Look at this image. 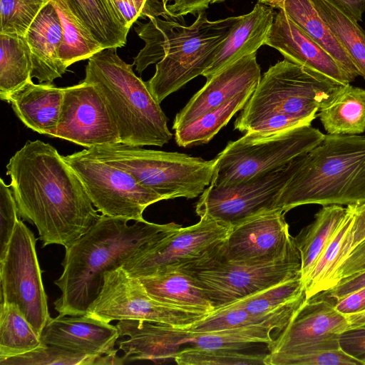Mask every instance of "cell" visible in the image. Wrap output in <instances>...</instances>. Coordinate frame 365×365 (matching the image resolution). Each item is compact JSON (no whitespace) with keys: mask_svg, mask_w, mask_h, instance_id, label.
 <instances>
[{"mask_svg":"<svg viewBox=\"0 0 365 365\" xmlns=\"http://www.w3.org/2000/svg\"><path fill=\"white\" fill-rule=\"evenodd\" d=\"M187 0H160L162 16L179 19Z\"/></svg>","mask_w":365,"mask_h":365,"instance_id":"obj_50","label":"cell"},{"mask_svg":"<svg viewBox=\"0 0 365 365\" xmlns=\"http://www.w3.org/2000/svg\"><path fill=\"white\" fill-rule=\"evenodd\" d=\"M30 47L24 36L0 34V98L32 81Z\"/></svg>","mask_w":365,"mask_h":365,"instance_id":"obj_33","label":"cell"},{"mask_svg":"<svg viewBox=\"0 0 365 365\" xmlns=\"http://www.w3.org/2000/svg\"><path fill=\"white\" fill-rule=\"evenodd\" d=\"M324 136L311 125L271 133H245L216 156L210 185L232 186L281 169L317 146Z\"/></svg>","mask_w":365,"mask_h":365,"instance_id":"obj_9","label":"cell"},{"mask_svg":"<svg viewBox=\"0 0 365 365\" xmlns=\"http://www.w3.org/2000/svg\"><path fill=\"white\" fill-rule=\"evenodd\" d=\"M292 162L232 186L210 185L196 204L197 215L232 227L259 213L276 209L280 192L292 174Z\"/></svg>","mask_w":365,"mask_h":365,"instance_id":"obj_14","label":"cell"},{"mask_svg":"<svg viewBox=\"0 0 365 365\" xmlns=\"http://www.w3.org/2000/svg\"><path fill=\"white\" fill-rule=\"evenodd\" d=\"M347 212V207L341 205L323 206L314 215V221L294 237L300 254L303 282L344 220Z\"/></svg>","mask_w":365,"mask_h":365,"instance_id":"obj_31","label":"cell"},{"mask_svg":"<svg viewBox=\"0 0 365 365\" xmlns=\"http://www.w3.org/2000/svg\"><path fill=\"white\" fill-rule=\"evenodd\" d=\"M217 252L205 259L183 265L193 275L215 309L287 279L302 276L300 256L249 263L220 259Z\"/></svg>","mask_w":365,"mask_h":365,"instance_id":"obj_11","label":"cell"},{"mask_svg":"<svg viewBox=\"0 0 365 365\" xmlns=\"http://www.w3.org/2000/svg\"><path fill=\"white\" fill-rule=\"evenodd\" d=\"M335 303L324 292L305 298L284 329L267 344L269 352L341 347L339 336L349 326Z\"/></svg>","mask_w":365,"mask_h":365,"instance_id":"obj_18","label":"cell"},{"mask_svg":"<svg viewBox=\"0 0 365 365\" xmlns=\"http://www.w3.org/2000/svg\"><path fill=\"white\" fill-rule=\"evenodd\" d=\"M81 180L93 206L102 215L128 221L144 220V210L163 200L130 173L106 162L88 149L63 156Z\"/></svg>","mask_w":365,"mask_h":365,"instance_id":"obj_10","label":"cell"},{"mask_svg":"<svg viewBox=\"0 0 365 365\" xmlns=\"http://www.w3.org/2000/svg\"><path fill=\"white\" fill-rule=\"evenodd\" d=\"M340 85L284 58L261 76L235 121V129L271 133L311 125Z\"/></svg>","mask_w":365,"mask_h":365,"instance_id":"obj_4","label":"cell"},{"mask_svg":"<svg viewBox=\"0 0 365 365\" xmlns=\"http://www.w3.org/2000/svg\"><path fill=\"white\" fill-rule=\"evenodd\" d=\"M1 302L19 309L36 332L50 317L34 233L19 220L0 259Z\"/></svg>","mask_w":365,"mask_h":365,"instance_id":"obj_12","label":"cell"},{"mask_svg":"<svg viewBox=\"0 0 365 365\" xmlns=\"http://www.w3.org/2000/svg\"><path fill=\"white\" fill-rule=\"evenodd\" d=\"M256 53L243 56L225 66L210 79L176 114L173 128L187 124L215 109L235 96L255 89L260 78Z\"/></svg>","mask_w":365,"mask_h":365,"instance_id":"obj_19","label":"cell"},{"mask_svg":"<svg viewBox=\"0 0 365 365\" xmlns=\"http://www.w3.org/2000/svg\"><path fill=\"white\" fill-rule=\"evenodd\" d=\"M195 225L182 227L142 249L122 266L134 277L148 275L168 266L194 264L216 253L231 227L202 215Z\"/></svg>","mask_w":365,"mask_h":365,"instance_id":"obj_15","label":"cell"},{"mask_svg":"<svg viewBox=\"0 0 365 365\" xmlns=\"http://www.w3.org/2000/svg\"><path fill=\"white\" fill-rule=\"evenodd\" d=\"M41 344L40 335L19 309L1 302L0 359L25 354Z\"/></svg>","mask_w":365,"mask_h":365,"instance_id":"obj_36","label":"cell"},{"mask_svg":"<svg viewBox=\"0 0 365 365\" xmlns=\"http://www.w3.org/2000/svg\"><path fill=\"white\" fill-rule=\"evenodd\" d=\"M10 187L0 179V259L6 252L19 220L18 206Z\"/></svg>","mask_w":365,"mask_h":365,"instance_id":"obj_42","label":"cell"},{"mask_svg":"<svg viewBox=\"0 0 365 365\" xmlns=\"http://www.w3.org/2000/svg\"><path fill=\"white\" fill-rule=\"evenodd\" d=\"M317 116L328 134L357 135L365 131V90L340 85Z\"/></svg>","mask_w":365,"mask_h":365,"instance_id":"obj_27","label":"cell"},{"mask_svg":"<svg viewBox=\"0 0 365 365\" xmlns=\"http://www.w3.org/2000/svg\"><path fill=\"white\" fill-rule=\"evenodd\" d=\"M239 19L240 16L210 21L205 11L200 12L190 26L170 17L155 19L145 35L148 57L153 63H157L154 76L145 82L154 98L160 103L202 75Z\"/></svg>","mask_w":365,"mask_h":365,"instance_id":"obj_5","label":"cell"},{"mask_svg":"<svg viewBox=\"0 0 365 365\" xmlns=\"http://www.w3.org/2000/svg\"><path fill=\"white\" fill-rule=\"evenodd\" d=\"M335 307L343 314L365 310V287L336 300Z\"/></svg>","mask_w":365,"mask_h":365,"instance_id":"obj_47","label":"cell"},{"mask_svg":"<svg viewBox=\"0 0 365 365\" xmlns=\"http://www.w3.org/2000/svg\"><path fill=\"white\" fill-rule=\"evenodd\" d=\"M347 215L304 280L305 298H311L333 287L334 275L353 247L354 216L346 206Z\"/></svg>","mask_w":365,"mask_h":365,"instance_id":"obj_29","label":"cell"},{"mask_svg":"<svg viewBox=\"0 0 365 365\" xmlns=\"http://www.w3.org/2000/svg\"><path fill=\"white\" fill-rule=\"evenodd\" d=\"M71 11L103 48L126 44L128 29L110 0H66Z\"/></svg>","mask_w":365,"mask_h":365,"instance_id":"obj_30","label":"cell"},{"mask_svg":"<svg viewBox=\"0 0 365 365\" xmlns=\"http://www.w3.org/2000/svg\"><path fill=\"white\" fill-rule=\"evenodd\" d=\"M51 0H0V34L25 36Z\"/></svg>","mask_w":365,"mask_h":365,"instance_id":"obj_41","label":"cell"},{"mask_svg":"<svg viewBox=\"0 0 365 365\" xmlns=\"http://www.w3.org/2000/svg\"><path fill=\"white\" fill-rule=\"evenodd\" d=\"M265 356L237 349L187 346L178 351L173 360L179 365H264Z\"/></svg>","mask_w":365,"mask_h":365,"instance_id":"obj_39","label":"cell"},{"mask_svg":"<svg viewBox=\"0 0 365 365\" xmlns=\"http://www.w3.org/2000/svg\"><path fill=\"white\" fill-rule=\"evenodd\" d=\"M274 9L257 2L240 19L218 46L214 59L202 75L207 80L237 59L256 53L267 39L273 24Z\"/></svg>","mask_w":365,"mask_h":365,"instance_id":"obj_22","label":"cell"},{"mask_svg":"<svg viewBox=\"0 0 365 365\" xmlns=\"http://www.w3.org/2000/svg\"><path fill=\"white\" fill-rule=\"evenodd\" d=\"M55 137L86 149L121 143L117 125L96 85L84 81L64 88Z\"/></svg>","mask_w":365,"mask_h":365,"instance_id":"obj_17","label":"cell"},{"mask_svg":"<svg viewBox=\"0 0 365 365\" xmlns=\"http://www.w3.org/2000/svg\"><path fill=\"white\" fill-rule=\"evenodd\" d=\"M305 295L264 314H254L233 303L216 309L190 325L181 328L192 331H213L245 326L270 324L280 332L301 305Z\"/></svg>","mask_w":365,"mask_h":365,"instance_id":"obj_26","label":"cell"},{"mask_svg":"<svg viewBox=\"0 0 365 365\" xmlns=\"http://www.w3.org/2000/svg\"><path fill=\"white\" fill-rule=\"evenodd\" d=\"M120 337L128 339L118 343L123 352L124 362L148 360L163 363L173 359L183 345L206 349L241 350L254 344L273 341L271 332L277 328L270 324H261L235 329L192 331L168 324L138 320L118 321L116 324Z\"/></svg>","mask_w":365,"mask_h":365,"instance_id":"obj_8","label":"cell"},{"mask_svg":"<svg viewBox=\"0 0 365 365\" xmlns=\"http://www.w3.org/2000/svg\"><path fill=\"white\" fill-rule=\"evenodd\" d=\"M358 23L365 12V0H332Z\"/></svg>","mask_w":365,"mask_h":365,"instance_id":"obj_49","label":"cell"},{"mask_svg":"<svg viewBox=\"0 0 365 365\" xmlns=\"http://www.w3.org/2000/svg\"><path fill=\"white\" fill-rule=\"evenodd\" d=\"M98 158L130 173L163 200L195 198L211 183L215 159L117 143L88 149Z\"/></svg>","mask_w":365,"mask_h":365,"instance_id":"obj_7","label":"cell"},{"mask_svg":"<svg viewBox=\"0 0 365 365\" xmlns=\"http://www.w3.org/2000/svg\"><path fill=\"white\" fill-rule=\"evenodd\" d=\"M41 344H52L91 356L117 354L116 326L88 315L51 317L41 333Z\"/></svg>","mask_w":365,"mask_h":365,"instance_id":"obj_20","label":"cell"},{"mask_svg":"<svg viewBox=\"0 0 365 365\" xmlns=\"http://www.w3.org/2000/svg\"><path fill=\"white\" fill-rule=\"evenodd\" d=\"M6 174L19 215L36 227L43 247H70L101 215L70 165L40 140H28L9 159Z\"/></svg>","mask_w":365,"mask_h":365,"instance_id":"obj_1","label":"cell"},{"mask_svg":"<svg viewBox=\"0 0 365 365\" xmlns=\"http://www.w3.org/2000/svg\"><path fill=\"white\" fill-rule=\"evenodd\" d=\"M365 79V31L332 0H311Z\"/></svg>","mask_w":365,"mask_h":365,"instance_id":"obj_34","label":"cell"},{"mask_svg":"<svg viewBox=\"0 0 365 365\" xmlns=\"http://www.w3.org/2000/svg\"><path fill=\"white\" fill-rule=\"evenodd\" d=\"M341 348L365 365V329L348 330L339 336Z\"/></svg>","mask_w":365,"mask_h":365,"instance_id":"obj_45","label":"cell"},{"mask_svg":"<svg viewBox=\"0 0 365 365\" xmlns=\"http://www.w3.org/2000/svg\"><path fill=\"white\" fill-rule=\"evenodd\" d=\"M365 271V238L354 247L346 259L337 269L333 287L340 281Z\"/></svg>","mask_w":365,"mask_h":365,"instance_id":"obj_44","label":"cell"},{"mask_svg":"<svg viewBox=\"0 0 365 365\" xmlns=\"http://www.w3.org/2000/svg\"><path fill=\"white\" fill-rule=\"evenodd\" d=\"M128 222L101 215L66 249L63 272L54 282L61 292L54 302L60 315L86 314L101 292L106 272L121 267L135 253L182 227L145 220Z\"/></svg>","mask_w":365,"mask_h":365,"instance_id":"obj_2","label":"cell"},{"mask_svg":"<svg viewBox=\"0 0 365 365\" xmlns=\"http://www.w3.org/2000/svg\"><path fill=\"white\" fill-rule=\"evenodd\" d=\"M104 355H83L58 346L41 344L25 354L0 359L1 365H103Z\"/></svg>","mask_w":365,"mask_h":365,"instance_id":"obj_38","label":"cell"},{"mask_svg":"<svg viewBox=\"0 0 365 365\" xmlns=\"http://www.w3.org/2000/svg\"><path fill=\"white\" fill-rule=\"evenodd\" d=\"M365 199V136L326 134L322 141L292 162V174L276 209L300 205L356 204Z\"/></svg>","mask_w":365,"mask_h":365,"instance_id":"obj_3","label":"cell"},{"mask_svg":"<svg viewBox=\"0 0 365 365\" xmlns=\"http://www.w3.org/2000/svg\"><path fill=\"white\" fill-rule=\"evenodd\" d=\"M155 300L199 314L215 309L191 272L183 265L168 266L137 277Z\"/></svg>","mask_w":365,"mask_h":365,"instance_id":"obj_24","label":"cell"},{"mask_svg":"<svg viewBox=\"0 0 365 365\" xmlns=\"http://www.w3.org/2000/svg\"><path fill=\"white\" fill-rule=\"evenodd\" d=\"M264 45L285 59L344 85L351 83L334 58L282 10L275 14Z\"/></svg>","mask_w":365,"mask_h":365,"instance_id":"obj_21","label":"cell"},{"mask_svg":"<svg viewBox=\"0 0 365 365\" xmlns=\"http://www.w3.org/2000/svg\"><path fill=\"white\" fill-rule=\"evenodd\" d=\"M24 37L31 50L32 78L41 83H52L61 77L67 70L58 56L63 28L51 1L39 12Z\"/></svg>","mask_w":365,"mask_h":365,"instance_id":"obj_23","label":"cell"},{"mask_svg":"<svg viewBox=\"0 0 365 365\" xmlns=\"http://www.w3.org/2000/svg\"><path fill=\"white\" fill-rule=\"evenodd\" d=\"M280 9L334 58L350 82L360 76L348 53L311 0H285Z\"/></svg>","mask_w":365,"mask_h":365,"instance_id":"obj_28","label":"cell"},{"mask_svg":"<svg viewBox=\"0 0 365 365\" xmlns=\"http://www.w3.org/2000/svg\"><path fill=\"white\" fill-rule=\"evenodd\" d=\"M255 89L242 92L194 120L176 128L175 138L177 144L187 148L210 142L234 115L244 108Z\"/></svg>","mask_w":365,"mask_h":365,"instance_id":"obj_32","label":"cell"},{"mask_svg":"<svg viewBox=\"0 0 365 365\" xmlns=\"http://www.w3.org/2000/svg\"><path fill=\"white\" fill-rule=\"evenodd\" d=\"M133 66L119 57L117 48H103L88 58L83 81L96 85L117 125L120 143L162 147L173 137L168 118Z\"/></svg>","mask_w":365,"mask_h":365,"instance_id":"obj_6","label":"cell"},{"mask_svg":"<svg viewBox=\"0 0 365 365\" xmlns=\"http://www.w3.org/2000/svg\"><path fill=\"white\" fill-rule=\"evenodd\" d=\"M225 1H226V0H212L211 4L223 2Z\"/></svg>","mask_w":365,"mask_h":365,"instance_id":"obj_54","label":"cell"},{"mask_svg":"<svg viewBox=\"0 0 365 365\" xmlns=\"http://www.w3.org/2000/svg\"><path fill=\"white\" fill-rule=\"evenodd\" d=\"M285 0H257V2L269 6L273 9H280Z\"/></svg>","mask_w":365,"mask_h":365,"instance_id":"obj_53","label":"cell"},{"mask_svg":"<svg viewBox=\"0 0 365 365\" xmlns=\"http://www.w3.org/2000/svg\"><path fill=\"white\" fill-rule=\"evenodd\" d=\"M86 314L110 323L138 320L183 328L207 314H199L162 304L153 299L138 278L119 267L108 271L97 298Z\"/></svg>","mask_w":365,"mask_h":365,"instance_id":"obj_13","label":"cell"},{"mask_svg":"<svg viewBox=\"0 0 365 365\" xmlns=\"http://www.w3.org/2000/svg\"><path fill=\"white\" fill-rule=\"evenodd\" d=\"M284 214L279 209L264 211L231 227L217 257L232 262L262 263L300 256Z\"/></svg>","mask_w":365,"mask_h":365,"instance_id":"obj_16","label":"cell"},{"mask_svg":"<svg viewBox=\"0 0 365 365\" xmlns=\"http://www.w3.org/2000/svg\"><path fill=\"white\" fill-rule=\"evenodd\" d=\"M347 206L354 216V247L365 238V199L356 204Z\"/></svg>","mask_w":365,"mask_h":365,"instance_id":"obj_48","label":"cell"},{"mask_svg":"<svg viewBox=\"0 0 365 365\" xmlns=\"http://www.w3.org/2000/svg\"><path fill=\"white\" fill-rule=\"evenodd\" d=\"M264 365H362V363L339 347L269 352L265 356Z\"/></svg>","mask_w":365,"mask_h":365,"instance_id":"obj_40","label":"cell"},{"mask_svg":"<svg viewBox=\"0 0 365 365\" xmlns=\"http://www.w3.org/2000/svg\"><path fill=\"white\" fill-rule=\"evenodd\" d=\"M63 96L64 88L31 81L13 92L6 102L27 128L55 137Z\"/></svg>","mask_w":365,"mask_h":365,"instance_id":"obj_25","label":"cell"},{"mask_svg":"<svg viewBox=\"0 0 365 365\" xmlns=\"http://www.w3.org/2000/svg\"><path fill=\"white\" fill-rule=\"evenodd\" d=\"M304 295L302 276L287 279L232 302L251 314H264Z\"/></svg>","mask_w":365,"mask_h":365,"instance_id":"obj_37","label":"cell"},{"mask_svg":"<svg viewBox=\"0 0 365 365\" xmlns=\"http://www.w3.org/2000/svg\"><path fill=\"white\" fill-rule=\"evenodd\" d=\"M345 316L348 321V330L365 329V310Z\"/></svg>","mask_w":365,"mask_h":365,"instance_id":"obj_52","label":"cell"},{"mask_svg":"<svg viewBox=\"0 0 365 365\" xmlns=\"http://www.w3.org/2000/svg\"><path fill=\"white\" fill-rule=\"evenodd\" d=\"M364 287H365V271L340 281L324 293L329 297L339 300Z\"/></svg>","mask_w":365,"mask_h":365,"instance_id":"obj_46","label":"cell"},{"mask_svg":"<svg viewBox=\"0 0 365 365\" xmlns=\"http://www.w3.org/2000/svg\"><path fill=\"white\" fill-rule=\"evenodd\" d=\"M61 21L63 38L58 56L64 66L90 58L103 49L89 30L71 11L66 0H51Z\"/></svg>","mask_w":365,"mask_h":365,"instance_id":"obj_35","label":"cell"},{"mask_svg":"<svg viewBox=\"0 0 365 365\" xmlns=\"http://www.w3.org/2000/svg\"><path fill=\"white\" fill-rule=\"evenodd\" d=\"M212 0H187L182 13V17L187 15H196L205 11Z\"/></svg>","mask_w":365,"mask_h":365,"instance_id":"obj_51","label":"cell"},{"mask_svg":"<svg viewBox=\"0 0 365 365\" xmlns=\"http://www.w3.org/2000/svg\"><path fill=\"white\" fill-rule=\"evenodd\" d=\"M117 14L130 29L139 19L162 16V9L158 0H110Z\"/></svg>","mask_w":365,"mask_h":365,"instance_id":"obj_43","label":"cell"}]
</instances>
